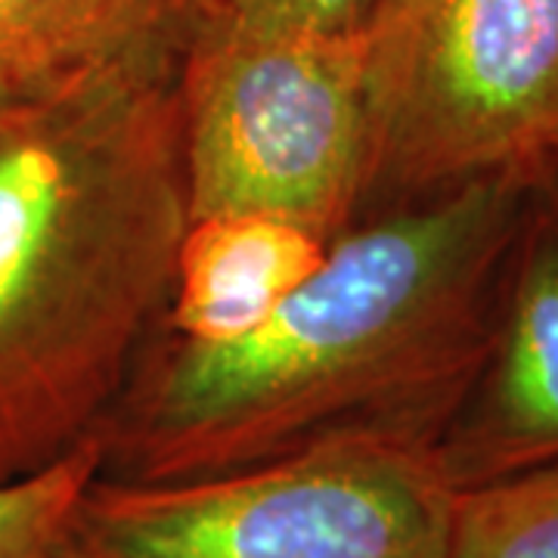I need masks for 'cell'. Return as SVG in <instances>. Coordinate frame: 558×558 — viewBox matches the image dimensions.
Instances as JSON below:
<instances>
[{
  "label": "cell",
  "instance_id": "6da1fadb",
  "mask_svg": "<svg viewBox=\"0 0 558 558\" xmlns=\"http://www.w3.org/2000/svg\"><path fill=\"white\" fill-rule=\"evenodd\" d=\"M534 180H472L360 218L236 339L156 329L94 435L102 478H211L344 435L438 447L487 354Z\"/></svg>",
  "mask_w": 558,
  "mask_h": 558
},
{
  "label": "cell",
  "instance_id": "9c48e42d",
  "mask_svg": "<svg viewBox=\"0 0 558 558\" xmlns=\"http://www.w3.org/2000/svg\"><path fill=\"white\" fill-rule=\"evenodd\" d=\"M444 558H558V465L457 490Z\"/></svg>",
  "mask_w": 558,
  "mask_h": 558
},
{
  "label": "cell",
  "instance_id": "30bf717a",
  "mask_svg": "<svg viewBox=\"0 0 558 558\" xmlns=\"http://www.w3.org/2000/svg\"><path fill=\"white\" fill-rule=\"evenodd\" d=\"M100 475L97 440L38 475L0 484V558H75L81 499Z\"/></svg>",
  "mask_w": 558,
  "mask_h": 558
},
{
  "label": "cell",
  "instance_id": "3957f363",
  "mask_svg": "<svg viewBox=\"0 0 558 558\" xmlns=\"http://www.w3.org/2000/svg\"><path fill=\"white\" fill-rule=\"evenodd\" d=\"M360 62L366 215L558 168V0H376Z\"/></svg>",
  "mask_w": 558,
  "mask_h": 558
},
{
  "label": "cell",
  "instance_id": "ba28073f",
  "mask_svg": "<svg viewBox=\"0 0 558 558\" xmlns=\"http://www.w3.org/2000/svg\"><path fill=\"white\" fill-rule=\"evenodd\" d=\"M323 255L326 242L286 220H190L159 329L186 341L236 339L258 326Z\"/></svg>",
  "mask_w": 558,
  "mask_h": 558
},
{
  "label": "cell",
  "instance_id": "52a82bcc",
  "mask_svg": "<svg viewBox=\"0 0 558 558\" xmlns=\"http://www.w3.org/2000/svg\"><path fill=\"white\" fill-rule=\"evenodd\" d=\"M223 0H0V102L131 65H183Z\"/></svg>",
  "mask_w": 558,
  "mask_h": 558
},
{
  "label": "cell",
  "instance_id": "5b68a950",
  "mask_svg": "<svg viewBox=\"0 0 558 558\" xmlns=\"http://www.w3.org/2000/svg\"><path fill=\"white\" fill-rule=\"evenodd\" d=\"M178 94L190 220L260 215L329 245L366 215L360 32L277 35L220 7L183 60Z\"/></svg>",
  "mask_w": 558,
  "mask_h": 558
},
{
  "label": "cell",
  "instance_id": "8992f818",
  "mask_svg": "<svg viewBox=\"0 0 558 558\" xmlns=\"http://www.w3.org/2000/svg\"><path fill=\"white\" fill-rule=\"evenodd\" d=\"M438 459L453 490L558 465V168L531 183L487 354Z\"/></svg>",
  "mask_w": 558,
  "mask_h": 558
},
{
  "label": "cell",
  "instance_id": "7a4b0ae2",
  "mask_svg": "<svg viewBox=\"0 0 558 558\" xmlns=\"http://www.w3.org/2000/svg\"><path fill=\"white\" fill-rule=\"evenodd\" d=\"M180 69L0 102V484L94 440L161 326L190 227Z\"/></svg>",
  "mask_w": 558,
  "mask_h": 558
},
{
  "label": "cell",
  "instance_id": "277c9868",
  "mask_svg": "<svg viewBox=\"0 0 558 558\" xmlns=\"http://www.w3.org/2000/svg\"><path fill=\"white\" fill-rule=\"evenodd\" d=\"M453 502L438 447L344 435L211 478L97 475L75 558H444Z\"/></svg>",
  "mask_w": 558,
  "mask_h": 558
},
{
  "label": "cell",
  "instance_id": "8fae6325",
  "mask_svg": "<svg viewBox=\"0 0 558 558\" xmlns=\"http://www.w3.org/2000/svg\"><path fill=\"white\" fill-rule=\"evenodd\" d=\"M373 7L376 0H223V13L230 20L299 38L357 35Z\"/></svg>",
  "mask_w": 558,
  "mask_h": 558
}]
</instances>
